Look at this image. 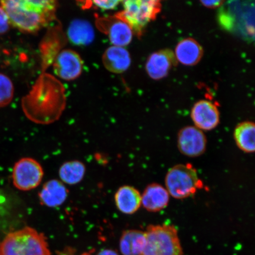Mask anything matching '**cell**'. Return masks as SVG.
<instances>
[{
	"label": "cell",
	"mask_w": 255,
	"mask_h": 255,
	"mask_svg": "<svg viewBox=\"0 0 255 255\" xmlns=\"http://www.w3.org/2000/svg\"><path fill=\"white\" fill-rule=\"evenodd\" d=\"M66 105V91L62 83L45 72L37 78L21 101L25 117L41 125L56 122L61 117Z\"/></svg>",
	"instance_id": "6da1fadb"
},
{
	"label": "cell",
	"mask_w": 255,
	"mask_h": 255,
	"mask_svg": "<svg viewBox=\"0 0 255 255\" xmlns=\"http://www.w3.org/2000/svg\"><path fill=\"white\" fill-rule=\"evenodd\" d=\"M0 5L9 23L25 33H35L55 18L57 2L53 0H4Z\"/></svg>",
	"instance_id": "7a4b0ae2"
},
{
	"label": "cell",
	"mask_w": 255,
	"mask_h": 255,
	"mask_svg": "<svg viewBox=\"0 0 255 255\" xmlns=\"http://www.w3.org/2000/svg\"><path fill=\"white\" fill-rule=\"evenodd\" d=\"M0 255H51L46 238L30 227L9 233L0 242Z\"/></svg>",
	"instance_id": "3957f363"
},
{
	"label": "cell",
	"mask_w": 255,
	"mask_h": 255,
	"mask_svg": "<svg viewBox=\"0 0 255 255\" xmlns=\"http://www.w3.org/2000/svg\"><path fill=\"white\" fill-rule=\"evenodd\" d=\"M145 235V246L140 255H183L178 231L174 226L150 225Z\"/></svg>",
	"instance_id": "277c9868"
},
{
	"label": "cell",
	"mask_w": 255,
	"mask_h": 255,
	"mask_svg": "<svg viewBox=\"0 0 255 255\" xmlns=\"http://www.w3.org/2000/svg\"><path fill=\"white\" fill-rule=\"evenodd\" d=\"M165 189L169 194L176 199H184L192 196L197 190L203 189L196 169L190 163L174 165L165 176Z\"/></svg>",
	"instance_id": "5b68a950"
},
{
	"label": "cell",
	"mask_w": 255,
	"mask_h": 255,
	"mask_svg": "<svg viewBox=\"0 0 255 255\" xmlns=\"http://www.w3.org/2000/svg\"><path fill=\"white\" fill-rule=\"evenodd\" d=\"M124 10L116 15L141 36L149 22L154 20L161 11V3L155 0H128L123 2Z\"/></svg>",
	"instance_id": "8992f818"
},
{
	"label": "cell",
	"mask_w": 255,
	"mask_h": 255,
	"mask_svg": "<svg viewBox=\"0 0 255 255\" xmlns=\"http://www.w3.org/2000/svg\"><path fill=\"white\" fill-rule=\"evenodd\" d=\"M43 177L42 166L34 158L25 157L19 159L12 169V183L15 188L21 191L36 189Z\"/></svg>",
	"instance_id": "52a82bcc"
},
{
	"label": "cell",
	"mask_w": 255,
	"mask_h": 255,
	"mask_svg": "<svg viewBox=\"0 0 255 255\" xmlns=\"http://www.w3.org/2000/svg\"><path fill=\"white\" fill-rule=\"evenodd\" d=\"M95 23L98 29L107 36L113 46L124 47L131 42L133 34L131 27L116 14L99 17Z\"/></svg>",
	"instance_id": "ba28073f"
},
{
	"label": "cell",
	"mask_w": 255,
	"mask_h": 255,
	"mask_svg": "<svg viewBox=\"0 0 255 255\" xmlns=\"http://www.w3.org/2000/svg\"><path fill=\"white\" fill-rule=\"evenodd\" d=\"M54 73L64 81H71L81 75L84 62L79 54L72 49L60 51L53 62Z\"/></svg>",
	"instance_id": "9c48e42d"
},
{
	"label": "cell",
	"mask_w": 255,
	"mask_h": 255,
	"mask_svg": "<svg viewBox=\"0 0 255 255\" xmlns=\"http://www.w3.org/2000/svg\"><path fill=\"white\" fill-rule=\"evenodd\" d=\"M177 146L181 154L187 157H199L206 150V136L196 127H184L178 133Z\"/></svg>",
	"instance_id": "30bf717a"
},
{
	"label": "cell",
	"mask_w": 255,
	"mask_h": 255,
	"mask_svg": "<svg viewBox=\"0 0 255 255\" xmlns=\"http://www.w3.org/2000/svg\"><path fill=\"white\" fill-rule=\"evenodd\" d=\"M191 117L194 125L202 130H210L218 127L220 113L218 107L212 102L201 100L194 104Z\"/></svg>",
	"instance_id": "8fae6325"
},
{
	"label": "cell",
	"mask_w": 255,
	"mask_h": 255,
	"mask_svg": "<svg viewBox=\"0 0 255 255\" xmlns=\"http://www.w3.org/2000/svg\"><path fill=\"white\" fill-rule=\"evenodd\" d=\"M177 61L174 53L170 49H163L151 54L146 63V71L148 76L154 80L165 77Z\"/></svg>",
	"instance_id": "7c38bea8"
},
{
	"label": "cell",
	"mask_w": 255,
	"mask_h": 255,
	"mask_svg": "<svg viewBox=\"0 0 255 255\" xmlns=\"http://www.w3.org/2000/svg\"><path fill=\"white\" fill-rule=\"evenodd\" d=\"M169 201L167 190L158 183L149 184L141 194V205L149 212H158L166 208Z\"/></svg>",
	"instance_id": "4fadbf2b"
},
{
	"label": "cell",
	"mask_w": 255,
	"mask_h": 255,
	"mask_svg": "<svg viewBox=\"0 0 255 255\" xmlns=\"http://www.w3.org/2000/svg\"><path fill=\"white\" fill-rule=\"evenodd\" d=\"M69 191L61 181L53 179L44 183L39 194L41 205L55 208L63 205L68 198Z\"/></svg>",
	"instance_id": "5bb4252c"
},
{
	"label": "cell",
	"mask_w": 255,
	"mask_h": 255,
	"mask_svg": "<svg viewBox=\"0 0 255 255\" xmlns=\"http://www.w3.org/2000/svg\"><path fill=\"white\" fill-rule=\"evenodd\" d=\"M103 65L108 71L120 74L129 69L131 58L126 48L112 46L105 51L103 56Z\"/></svg>",
	"instance_id": "9a60e30c"
},
{
	"label": "cell",
	"mask_w": 255,
	"mask_h": 255,
	"mask_svg": "<svg viewBox=\"0 0 255 255\" xmlns=\"http://www.w3.org/2000/svg\"><path fill=\"white\" fill-rule=\"evenodd\" d=\"M114 198L117 209L124 214H134L141 206V194L132 186L120 187L115 194Z\"/></svg>",
	"instance_id": "2e32d148"
},
{
	"label": "cell",
	"mask_w": 255,
	"mask_h": 255,
	"mask_svg": "<svg viewBox=\"0 0 255 255\" xmlns=\"http://www.w3.org/2000/svg\"><path fill=\"white\" fill-rule=\"evenodd\" d=\"M174 55L177 62L185 66H192L197 65L202 59L203 50L198 41L192 38H187L177 44Z\"/></svg>",
	"instance_id": "e0dca14e"
},
{
	"label": "cell",
	"mask_w": 255,
	"mask_h": 255,
	"mask_svg": "<svg viewBox=\"0 0 255 255\" xmlns=\"http://www.w3.org/2000/svg\"><path fill=\"white\" fill-rule=\"evenodd\" d=\"M67 36L75 45L87 46L93 42L95 31L93 26L88 21L76 19L70 24Z\"/></svg>",
	"instance_id": "ac0fdd59"
},
{
	"label": "cell",
	"mask_w": 255,
	"mask_h": 255,
	"mask_svg": "<svg viewBox=\"0 0 255 255\" xmlns=\"http://www.w3.org/2000/svg\"><path fill=\"white\" fill-rule=\"evenodd\" d=\"M145 244V232L129 229L124 231L121 235L120 251L123 255H140Z\"/></svg>",
	"instance_id": "d6986e66"
},
{
	"label": "cell",
	"mask_w": 255,
	"mask_h": 255,
	"mask_svg": "<svg viewBox=\"0 0 255 255\" xmlns=\"http://www.w3.org/2000/svg\"><path fill=\"white\" fill-rule=\"evenodd\" d=\"M234 138L238 148L246 153L255 150V126L250 121L238 124L234 130Z\"/></svg>",
	"instance_id": "ffe728a7"
},
{
	"label": "cell",
	"mask_w": 255,
	"mask_h": 255,
	"mask_svg": "<svg viewBox=\"0 0 255 255\" xmlns=\"http://www.w3.org/2000/svg\"><path fill=\"white\" fill-rule=\"evenodd\" d=\"M86 173L85 165L82 162L73 160L65 162L60 166L59 174L63 184L75 185L84 179Z\"/></svg>",
	"instance_id": "44dd1931"
},
{
	"label": "cell",
	"mask_w": 255,
	"mask_h": 255,
	"mask_svg": "<svg viewBox=\"0 0 255 255\" xmlns=\"http://www.w3.org/2000/svg\"><path fill=\"white\" fill-rule=\"evenodd\" d=\"M14 94V85L11 79L0 73V108L8 106L11 103Z\"/></svg>",
	"instance_id": "7402d4cb"
},
{
	"label": "cell",
	"mask_w": 255,
	"mask_h": 255,
	"mask_svg": "<svg viewBox=\"0 0 255 255\" xmlns=\"http://www.w3.org/2000/svg\"><path fill=\"white\" fill-rule=\"evenodd\" d=\"M91 2L92 5L103 10H110V9L116 8L121 1L108 0V1H93Z\"/></svg>",
	"instance_id": "603a6c76"
},
{
	"label": "cell",
	"mask_w": 255,
	"mask_h": 255,
	"mask_svg": "<svg viewBox=\"0 0 255 255\" xmlns=\"http://www.w3.org/2000/svg\"><path fill=\"white\" fill-rule=\"evenodd\" d=\"M10 23L4 9L0 5V35L4 34L8 31Z\"/></svg>",
	"instance_id": "cb8c5ba5"
},
{
	"label": "cell",
	"mask_w": 255,
	"mask_h": 255,
	"mask_svg": "<svg viewBox=\"0 0 255 255\" xmlns=\"http://www.w3.org/2000/svg\"><path fill=\"white\" fill-rule=\"evenodd\" d=\"M8 208L7 197L3 191L0 189V219L5 216Z\"/></svg>",
	"instance_id": "d4e9b609"
},
{
	"label": "cell",
	"mask_w": 255,
	"mask_h": 255,
	"mask_svg": "<svg viewBox=\"0 0 255 255\" xmlns=\"http://www.w3.org/2000/svg\"><path fill=\"white\" fill-rule=\"evenodd\" d=\"M202 4L206 7L215 8L222 6L225 1H201Z\"/></svg>",
	"instance_id": "484cf974"
},
{
	"label": "cell",
	"mask_w": 255,
	"mask_h": 255,
	"mask_svg": "<svg viewBox=\"0 0 255 255\" xmlns=\"http://www.w3.org/2000/svg\"><path fill=\"white\" fill-rule=\"evenodd\" d=\"M58 255H92L89 253H84L82 255L75 254V251L72 248H67L66 250H63L62 252H59Z\"/></svg>",
	"instance_id": "4316f807"
},
{
	"label": "cell",
	"mask_w": 255,
	"mask_h": 255,
	"mask_svg": "<svg viewBox=\"0 0 255 255\" xmlns=\"http://www.w3.org/2000/svg\"><path fill=\"white\" fill-rule=\"evenodd\" d=\"M97 255H119V254L116 251L107 249V250L101 251Z\"/></svg>",
	"instance_id": "83f0119b"
}]
</instances>
